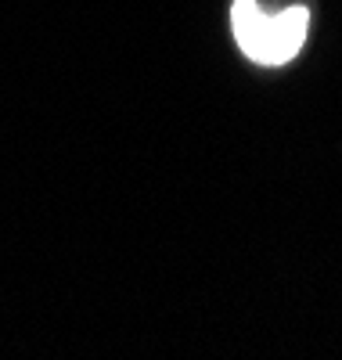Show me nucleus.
Returning a JSON list of instances; mask_svg holds the SVG:
<instances>
[{
  "label": "nucleus",
  "mask_w": 342,
  "mask_h": 360,
  "mask_svg": "<svg viewBox=\"0 0 342 360\" xmlns=\"http://www.w3.org/2000/svg\"><path fill=\"white\" fill-rule=\"evenodd\" d=\"M231 25L245 58H253L256 65H285L306 44L310 11L303 4H292L277 15H267L256 0H234Z\"/></svg>",
  "instance_id": "nucleus-1"
}]
</instances>
